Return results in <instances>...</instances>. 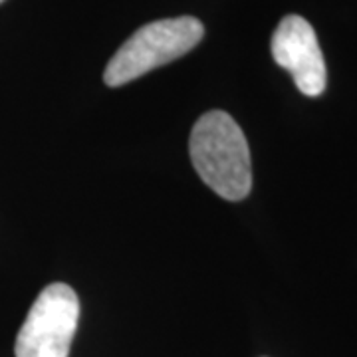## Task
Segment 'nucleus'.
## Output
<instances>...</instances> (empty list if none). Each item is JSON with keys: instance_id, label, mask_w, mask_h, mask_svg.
Listing matches in <instances>:
<instances>
[{"instance_id": "obj_1", "label": "nucleus", "mask_w": 357, "mask_h": 357, "mask_svg": "<svg viewBox=\"0 0 357 357\" xmlns=\"http://www.w3.org/2000/svg\"><path fill=\"white\" fill-rule=\"evenodd\" d=\"M192 167L204 185L227 201H243L252 189L250 149L241 126L227 112L199 117L189 139Z\"/></svg>"}, {"instance_id": "obj_2", "label": "nucleus", "mask_w": 357, "mask_h": 357, "mask_svg": "<svg viewBox=\"0 0 357 357\" xmlns=\"http://www.w3.org/2000/svg\"><path fill=\"white\" fill-rule=\"evenodd\" d=\"M203 36V22L192 16L165 18L141 26L115 52L103 72V82L109 88L126 86L155 68L189 54Z\"/></svg>"}, {"instance_id": "obj_3", "label": "nucleus", "mask_w": 357, "mask_h": 357, "mask_svg": "<svg viewBox=\"0 0 357 357\" xmlns=\"http://www.w3.org/2000/svg\"><path fill=\"white\" fill-rule=\"evenodd\" d=\"M79 321L77 294L62 282L34 300L16 337V357H68Z\"/></svg>"}, {"instance_id": "obj_4", "label": "nucleus", "mask_w": 357, "mask_h": 357, "mask_svg": "<svg viewBox=\"0 0 357 357\" xmlns=\"http://www.w3.org/2000/svg\"><path fill=\"white\" fill-rule=\"evenodd\" d=\"M272 58L288 70L296 88L307 98H318L326 91L328 72L319 48L318 36L306 18L288 14L272 34Z\"/></svg>"}, {"instance_id": "obj_5", "label": "nucleus", "mask_w": 357, "mask_h": 357, "mask_svg": "<svg viewBox=\"0 0 357 357\" xmlns=\"http://www.w3.org/2000/svg\"><path fill=\"white\" fill-rule=\"evenodd\" d=\"M2 2H4V0H0V4H2Z\"/></svg>"}]
</instances>
